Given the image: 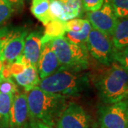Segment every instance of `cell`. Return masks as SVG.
<instances>
[{
    "mask_svg": "<svg viewBox=\"0 0 128 128\" xmlns=\"http://www.w3.org/2000/svg\"><path fill=\"white\" fill-rule=\"evenodd\" d=\"M29 118L55 128L57 121L67 106L66 96L54 94L36 87L26 92Z\"/></svg>",
    "mask_w": 128,
    "mask_h": 128,
    "instance_id": "6da1fadb",
    "label": "cell"
},
{
    "mask_svg": "<svg viewBox=\"0 0 128 128\" xmlns=\"http://www.w3.org/2000/svg\"><path fill=\"white\" fill-rule=\"evenodd\" d=\"M38 88L44 91L66 97H79L88 90L90 79L84 70L60 68L53 75L41 80Z\"/></svg>",
    "mask_w": 128,
    "mask_h": 128,
    "instance_id": "7a4b0ae2",
    "label": "cell"
},
{
    "mask_svg": "<svg viewBox=\"0 0 128 128\" xmlns=\"http://www.w3.org/2000/svg\"><path fill=\"white\" fill-rule=\"evenodd\" d=\"M94 85L103 104H113L128 98V72L117 63L98 75Z\"/></svg>",
    "mask_w": 128,
    "mask_h": 128,
    "instance_id": "3957f363",
    "label": "cell"
},
{
    "mask_svg": "<svg viewBox=\"0 0 128 128\" xmlns=\"http://www.w3.org/2000/svg\"><path fill=\"white\" fill-rule=\"evenodd\" d=\"M61 68L86 70L88 68L89 53L87 47L78 46L65 37H58L50 41Z\"/></svg>",
    "mask_w": 128,
    "mask_h": 128,
    "instance_id": "277c9868",
    "label": "cell"
},
{
    "mask_svg": "<svg viewBox=\"0 0 128 128\" xmlns=\"http://www.w3.org/2000/svg\"><path fill=\"white\" fill-rule=\"evenodd\" d=\"M28 31L21 26H4L0 28V53L5 64L14 63L23 54Z\"/></svg>",
    "mask_w": 128,
    "mask_h": 128,
    "instance_id": "5b68a950",
    "label": "cell"
},
{
    "mask_svg": "<svg viewBox=\"0 0 128 128\" xmlns=\"http://www.w3.org/2000/svg\"><path fill=\"white\" fill-rule=\"evenodd\" d=\"M86 46L89 55L98 63L105 66H110L114 63L115 49L112 38L92 27Z\"/></svg>",
    "mask_w": 128,
    "mask_h": 128,
    "instance_id": "8992f818",
    "label": "cell"
},
{
    "mask_svg": "<svg viewBox=\"0 0 128 128\" xmlns=\"http://www.w3.org/2000/svg\"><path fill=\"white\" fill-rule=\"evenodd\" d=\"M98 118L100 128H128V100L100 105Z\"/></svg>",
    "mask_w": 128,
    "mask_h": 128,
    "instance_id": "52a82bcc",
    "label": "cell"
},
{
    "mask_svg": "<svg viewBox=\"0 0 128 128\" xmlns=\"http://www.w3.org/2000/svg\"><path fill=\"white\" fill-rule=\"evenodd\" d=\"M86 16L92 27L112 38L118 18L108 0H104V3L99 10L88 12Z\"/></svg>",
    "mask_w": 128,
    "mask_h": 128,
    "instance_id": "ba28073f",
    "label": "cell"
},
{
    "mask_svg": "<svg viewBox=\"0 0 128 128\" xmlns=\"http://www.w3.org/2000/svg\"><path fill=\"white\" fill-rule=\"evenodd\" d=\"M6 64L9 68L11 78L26 91L28 92L38 87L41 78L37 68L19 59L12 64Z\"/></svg>",
    "mask_w": 128,
    "mask_h": 128,
    "instance_id": "9c48e42d",
    "label": "cell"
},
{
    "mask_svg": "<svg viewBox=\"0 0 128 128\" xmlns=\"http://www.w3.org/2000/svg\"><path fill=\"white\" fill-rule=\"evenodd\" d=\"M57 128H93L90 114L76 102L67 105L56 123Z\"/></svg>",
    "mask_w": 128,
    "mask_h": 128,
    "instance_id": "30bf717a",
    "label": "cell"
},
{
    "mask_svg": "<svg viewBox=\"0 0 128 128\" xmlns=\"http://www.w3.org/2000/svg\"><path fill=\"white\" fill-rule=\"evenodd\" d=\"M91 29V24L87 19L73 18L66 22L64 37L78 46L87 47L88 38Z\"/></svg>",
    "mask_w": 128,
    "mask_h": 128,
    "instance_id": "8fae6325",
    "label": "cell"
},
{
    "mask_svg": "<svg viewBox=\"0 0 128 128\" xmlns=\"http://www.w3.org/2000/svg\"><path fill=\"white\" fill-rule=\"evenodd\" d=\"M29 117L26 93H16L13 96L10 110L9 128H24Z\"/></svg>",
    "mask_w": 128,
    "mask_h": 128,
    "instance_id": "7c38bea8",
    "label": "cell"
},
{
    "mask_svg": "<svg viewBox=\"0 0 128 128\" xmlns=\"http://www.w3.org/2000/svg\"><path fill=\"white\" fill-rule=\"evenodd\" d=\"M60 68L58 59L53 50L50 41L42 46L37 70L41 80L44 79L58 70Z\"/></svg>",
    "mask_w": 128,
    "mask_h": 128,
    "instance_id": "4fadbf2b",
    "label": "cell"
},
{
    "mask_svg": "<svg viewBox=\"0 0 128 128\" xmlns=\"http://www.w3.org/2000/svg\"><path fill=\"white\" fill-rule=\"evenodd\" d=\"M42 36L40 32H34L26 38L23 56L28 64L37 68L38 60L42 50Z\"/></svg>",
    "mask_w": 128,
    "mask_h": 128,
    "instance_id": "5bb4252c",
    "label": "cell"
},
{
    "mask_svg": "<svg viewBox=\"0 0 128 128\" xmlns=\"http://www.w3.org/2000/svg\"><path fill=\"white\" fill-rule=\"evenodd\" d=\"M112 41L115 50L128 47V18L118 19Z\"/></svg>",
    "mask_w": 128,
    "mask_h": 128,
    "instance_id": "9a60e30c",
    "label": "cell"
},
{
    "mask_svg": "<svg viewBox=\"0 0 128 128\" xmlns=\"http://www.w3.org/2000/svg\"><path fill=\"white\" fill-rule=\"evenodd\" d=\"M31 12L44 26L53 21L50 14V2L48 0H32Z\"/></svg>",
    "mask_w": 128,
    "mask_h": 128,
    "instance_id": "2e32d148",
    "label": "cell"
},
{
    "mask_svg": "<svg viewBox=\"0 0 128 128\" xmlns=\"http://www.w3.org/2000/svg\"><path fill=\"white\" fill-rule=\"evenodd\" d=\"M45 32L42 36V45L58 37L64 36L66 33V22L54 20L45 26Z\"/></svg>",
    "mask_w": 128,
    "mask_h": 128,
    "instance_id": "e0dca14e",
    "label": "cell"
},
{
    "mask_svg": "<svg viewBox=\"0 0 128 128\" xmlns=\"http://www.w3.org/2000/svg\"><path fill=\"white\" fill-rule=\"evenodd\" d=\"M13 96L0 92V128H9L10 110Z\"/></svg>",
    "mask_w": 128,
    "mask_h": 128,
    "instance_id": "ac0fdd59",
    "label": "cell"
},
{
    "mask_svg": "<svg viewBox=\"0 0 128 128\" xmlns=\"http://www.w3.org/2000/svg\"><path fill=\"white\" fill-rule=\"evenodd\" d=\"M64 6L66 22L78 17L82 13V0H56Z\"/></svg>",
    "mask_w": 128,
    "mask_h": 128,
    "instance_id": "d6986e66",
    "label": "cell"
},
{
    "mask_svg": "<svg viewBox=\"0 0 128 128\" xmlns=\"http://www.w3.org/2000/svg\"><path fill=\"white\" fill-rule=\"evenodd\" d=\"M118 19L128 18V0H108Z\"/></svg>",
    "mask_w": 128,
    "mask_h": 128,
    "instance_id": "ffe728a7",
    "label": "cell"
},
{
    "mask_svg": "<svg viewBox=\"0 0 128 128\" xmlns=\"http://www.w3.org/2000/svg\"><path fill=\"white\" fill-rule=\"evenodd\" d=\"M14 12V7L7 0H0V28L4 27Z\"/></svg>",
    "mask_w": 128,
    "mask_h": 128,
    "instance_id": "44dd1931",
    "label": "cell"
},
{
    "mask_svg": "<svg viewBox=\"0 0 128 128\" xmlns=\"http://www.w3.org/2000/svg\"><path fill=\"white\" fill-rule=\"evenodd\" d=\"M0 92L14 96L18 92L17 85L12 78L4 79L0 82Z\"/></svg>",
    "mask_w": 128,
    "mask_h": 128,
    "instance_id": "7402d4cb",
    "label": "cell"
},
{
    "mask_svg": "<svg viewBox=\"0 0 128 128\" xmlns=\"http://www.w3.org/2000/svg\"><path fill=\"white\" fill-rule=\"evenodd\" d=\"M114 61L128 72V47L114 50Z\"/></svg>",
    "mask_w": 128,
    "mask_h": 128,
    "instance_id": "603a6c76",
    "label": "cell"
},
{
    "mask_svg": "<svg viewBox=\"0 0 128 128\" xmlns=\"http://www.w3.org/2000/svg\"><path fill=\"white\" fill-rule=\"evenodd\" d=\"M104 0H82V9L87 12H96L100 9Z\"/></svg>",
    "mask_w": 128,
    "mask_h": 128,
    "instance_id": "cb8c5ba5",
    "label": "cell"
},
{
    "mask_svg": "<svg viewBox=\"0 0 128 128\" xmlns=\"http://www.w3.org/2000/svg\"><path fill=\"white\" fill-rule=\"evenodd\" d=\"M7 1L12 5L14 9H22L24 4V0H7Z\"/></svg>",
    "mask_w": 128,
    "mask_h": 128,
    "instance_id": "d4e9b609",
    "label": "cell"
},
{
    "mask_svg": "<svg viewBox=\"0 0 128 128\" xmlns=\"http://www.w3.org/2000/svg\"><path fill=\"white\" fill-rule=\"evenodd\" d=\"M4 67V61L2 58V56L1 55L0 53V82L3 80V76H2V73H3V70Z\"/></svg>",
    "mask_w": 128,
    "mask_h": 128,
    "instance_id": "484cf974",
    "label": "cell"
},
{
    "mask_svg": "<svg viewBox=\"0 0 128 128\" xmlns=\"http://www.w3.org/2000/svg\"><path fill=\"white\" fill-rule=\"evenodd\" d=\"M48 1H49V2H50V1H52V0H48Z\"/></svg>",
    "mask_w": 128,
    "mask_h": 128,
    "instance_id": "4316f807",
    "label": "cell"
}]
</instances>
